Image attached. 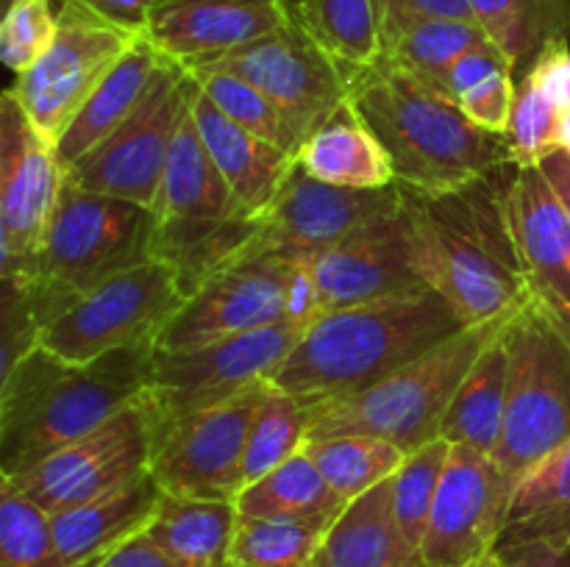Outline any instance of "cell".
Returning <instances> with one entry per match:
<instances>
[{
	"label": "cell",
	"mask_w": 570,
	"mask_h": 567,
	"mask_svg": "<svg viewBox=\"0 0 570 567\" xmlns=\"http://www.w3.org/2000/svg\"><path fill=\"white\" fill-rule=\"evenodd\" d=\"M515 172V165L495 167L440 195L404 189L412 265L468 326L515 315L538 295L512 226Z\"/></svg>",
	"instance_id": "6da1fadb"
},
{
	"label": "cell",
	"mask_w": 570,
	"mask_h": 567,
	"mask_svg": "<svg viewBox=\"0 0 570 567\" xmlns=\"http://www.w3.org/2000/svg\"><path fill=\"white\" fill-rule=\"evenodd\" d=\"M465 326L434 289L328 311L273 370L271 384L321 415L326 406L384 381Z\"/></svg>",
	"instance_id": "7a4b0ae2"
},
{
	"label": "cell",
	"mask_w": 570,
	"mask_h": 567,
	"mask_svg": "<svg viewBox=\"0 0 570 567\" xmlns=\"http://www.w3.org/2000/svg\"><path fill=\"white\" fill-rule=\"evenodd\" d=\"M156 348L67 365L45 348L0 376V478H17L87 437L145 395Z\"/></svg>",
	"instance_id": "3957f363"
},
{
	"label": "cell",
	"mask_w": 570,
	"mask_h": 567,
	"mask_svg": "<svg viewBox=\"0 0 570 567\" xmlns=\"http://www.w3.org/2000/svg\"><path fill=\"white\" fill-rule=\"evenodd\" d=\"M348 100L387 150L395 183L412 192H449L510 165L504 137L484 133L456 100L390 59L351 70Z\"/></svg>",
	"instance_id": "277c9868"
},
{
	"label": "cell",
	"mask_w": 570,
	"mask_h": 567,
	"mask_svg": "<svg viewBox=\"0 0 570 567\" xmlns=\"http://www.w3.org/2000/svg\"><path fill=\"white\" fill-rule=\"evenodd\" d=\"M154 220L150 259L173 267L184 295L248 259L262 231V217L250 215L215 170L189 111L173 142Z\"/></svg>",
	"instance_id": "5b68a950"
},
{
	"label": "cell",
	"mask_w": 570,
	"mask_h": 567,
	"mask_svg": "<svg viewBox=\"0 0 570 567\" xmlns=\"http://www.w3.org/2000/svg\"><path fill=\"white\" fill-rule=\"evenodd\" d=\"M154 226V211L145 206L89 192L65 172L59 203L31 265L6 278L28 289L42 328L95 284L148 261Z\"/></svg>",
	"instance_id": "8992f818"
},
{
	"label": "cell",
	"mask_w": 570,
	"mask_h": 567,
	"mask_svg": "<svg viewBox=\"0 0 570 567\" xmlns=\"http://www.w3.org/2000/svg\"><path fill=\"white\" fill-rule=\"evenodd\" d=\"M510 378L493 461L512 495L570 437V317L534 295L507 326Z\"/></svg>",
	"instance_id": "52a82bcc"
},
{
	"label": "cell",
	"mask_w": 570,
	"mask_h": 567,
	"mask_svg": "<svg viewBox=\"0 0 570 567\" xmlns=\"http://www.w3.org/2000/svg\"><path fill=\"white\" fill-rule=\"evenodd\" d=\"M515 315L465 326L365 392L326 406L317 415L309 437L371 434L399 445L406 454L434 442L440 439V426L460 384L465 381L482 350Z\"/></svg>",
	"instance_id": "ba28073f"
},
{
	"label": "cell",
	"mask_w": 570,
	"mask_h": 567,
	"mask_svg": "<svg viewBox=\"0 0 570 567\" xmlns=\"http://www.w3.org/2000/svg\"><path fill=\"white\" fill-rule=\"evenodd\" d=\"M184 300L173 267L148 259L72 298L39 328L37 345L67 365H89L126 348H156Z\"/></svg>",
	"instance_id": "9c48e42d"
},
{
	"label": "cell",
	"mask_w": 570,
	"mask_h": 567,
	"mask_svg": "<svg viewBox=\"0 0 570 567\" xmlns=\"http://www.w3.org/2000/svg\"><path fill=\"white\" fill-rule=\"evenodd\" d=\"M142 37L137 28L115 22L78 0H61L53 42L37 64L14 76L11 94L56 145L117 61Z\"/></svg>",
	"instance_id": "30bf717a"
},
{
	"label": "cell",
	"mask_w": 570,
	"mask_h": 567,
	"mask_svg": "<svg viewBox=\"0 0 570 567\" xmlns=\"http://www.w3.org/2000/svg\"><path fill=\"white\" fill-rule=\"evenodd\" d=\"M301 337H304L301 328L278 320L273 326L220 339L204 348L178 350V354L156 350L150 381L145 389V400L154 411L156 434L181 417L248 392L256 384L271 381L273 370L287 359Z\"/></svg>",
	"instance_id": "8fae6325"
},
{
	"label": "cell",
	"mask_w": 570,
	"mask_h": 567,
	"mask_svg": "<svg viewBox=\"0 0 570 567\" xmlns=\"http://www.w3.org/2000/svg\"><path fill=\"white\" fill-rule=\"evenodd\" d=\"M254 83L282 111L304 145L351 94V67L334 59L304 26L298 0L293 14L273 33L206 64ZM204 70V67H198ZM193 72V70H189ZM301 150V148H298Z\"/></svg>",
	"instance_id": "7c38bea8"
},
{
	"label": "cell",
	"mask_w": 570,
	"mask_h": 567,
	"mask_svg": "<svg viewBox=\"0 0 570 567\" xmlns=\"http://www.w3.org/2000/svg\"><path fill=\"white\" fill-rule=\"evenodd\" d=\"M187 111L189 72L165 61L131 117L65 172L89 192L131 200L154 211Z\"/></svg>",
	"instance_id": "4fadbf2b"
},
{
	"label": "cell",
	"mask_w": 570,
	"mask_h": 567,
	"mask_svg": "<svg viewBox=\"0 0 570 567\" xmlns=\"http://www.w3.org/2000/svg\"><path fill=\"white\" fill-rule=\"evenodd\" d=\"M156 448L154 411L142 398L111 417L87 437L56 450L33 470L6 478L26 493L39 509L59 515L92 504L150 472Z\"/></svg>",
	"instance_id": "5bb4252c"
},
{
	"label": "cell",
	"mask_w": 570,
	"mask_h": 567,
	"mask_svg": "<svg viewBox=\"0 0 570 567\" xmlns=\"http://www.w3.org/2000/svg\"><path fill=\"white\" fill-rule=\"evenodd\" d=\"M271 381L223 404L181 417L156 434L150 476L167 495L237 500L245 489L243 465L254 417Z\"/></svg>",
	"instance_id": "9a60e30c"
},
{
	"label": "cell",
	"mask_w": 570,
	"mask_h": 567,
	"mask_svg": "<svg viewBox=\"0 0 570 567\" xmlns=\"http://www.w3.org/2000/svg\"><path fill=\"white\" fill-rule=\"evenodd\" d=\"M65 170L56 145L33 126L20 100L0 94V278L20 276L42 245Z\"/></svg>",
	"instance_id": "2e32d148"
},
{
	"label": "cell",
	"mask_w": 570,
	"mask_h": 567,
	"mask_svg": "<svg viewBox=\"0 0 570 567\" xmlns=\"http://www.w3.org/2000/svg\"><path fill=\"white\" fill-rule=\"evenodd\" d=\"M401 209V183L384 189H345L295 170L276 203L262 217V231L248 259L273 256L287 265L315 261L371 222Z\"/></svg>",
	"instance_id": "e0dca14e"
},
{
	"label": "cell",
	"mask_w": 570,
	"mask_h": 567,
	"mask_svg": "<svg viewBox=\"0 0 570 567\" xmlns=\"http://www.w3.org/2000/svg\"><path fill=\"white\" fill-rule=\"evenodd\" d=\"M512 489L493 456L451 445L432 506L423 565L465 567L499 548L510 517Z\"/></svg>",
	"instance_id": "ac0fdd59"
},
{
	"label": "cell",
	"mask_w": 570,
	"mask_h": 567,
	"mask_svg": "<svg viewBox=\"0 0 570 567\" xmlns=\"http://www.w3.org/2000/svg\"><path fill=\"white\" fill-rule=\"evenodd\" d=\"M287 261L273 256L237 261L187 295L156 339L159 354L204 348L284 320Z\"/></svg>",
	"instance_id": "d6986e66"
},
{
	"label": "cell",
	"mask_w": 570,
	"mask_h": 567,
	"mask_svg": "<svg viewBox=\"0 0 570 567\" xmlns=\"http://www.w3.org/2000/svg\"><path fill=\"white\" fill-rule=\"evenodd\" d=\"M295 0H154L145 39L184 70H198L282 28Z\"/></svg>",
	"instance_id": "ffe728a7"
},
{
	"label": "cell",
	"mask_w": 570,
	"mask_h": 567,
	"mask_svg": "<svg viewBox=\"0 0 570 567\" xmlns=\"http://www.w3.org/2000/svg\"><path fill=\"white\" fill-rule=\"evenodd\" d=\"M328 311L429 289L412 265L406 206L309 261Z\"/></svg>",
	"instance_id": "44dd1931"
},
{
	"label": "cell",
	"mask_w": 570,
	"mask_h": 567,
	"mask_svg": "<svg viewBox=\"0 0 570 567\" xmlns=\"http://www.w3.org/2000/svg\"><path fill=\"white\" fill-rule=\"evenodd\" d=\"M189 81V115L212 165L250 215L265 217L298 170V159L228 120L193 76Z\"/></svg>",
	"instance_id": "7402d4cb"
},
{
	"label": "cell",
	"mask_w": 570,
	"mask_h": 567,
	"mask_svg": "<svg viewBox=\"0 0 570 567\" xmlns=\"http://www.w3.org/2000/svg\"><path fill=\"white\" fill-rule=\"evenodd\" d=\"M510 211L534 292L570 317V215L543 167L515 172Z\"/></svg>",
	"instance_id": "603a6c76"
},
{
	"label": "cell",
	"mask_w": 570,
	"mask_h": 567,
	"mask_svg": "<svg viewBox=\"0 0 570 567\" xmlns=\"http://www.w3.org/2000/svg\"><path fill=\"white\" fill-rule=\"evenodd\" d=\"M161 487L150 472L137 481L53 517V534L67 567H98L115 550L145 534L161 500Z\"/></svg>",
	"instance_id": "cb8c5ba5"
},
{
	"label": "cell",
	"mask_w": 570,
	"mask_h": 567,
	"mask_svg": "<svg viewBox=\"0 0 570 567\" xmlns=\"http://www.w3.org/2000/svg\"><path fill=\"white\" fill-rule=\"evenodd\" d=\"M298 170L345 189H384L395 183L393 161L351 100H345L298 150Z\"/></svg>",
	"instance_id": "d4e9b609"
},
{
	"label": "cell",
	"mask_w": 570,
	"mask_h": 567,
	"mask_svg": "<svg viewBox=\"0 0 570 567\" xmlns=\"http://www.w3.org/2000/svg\"><path fill=\"white\" fill-rule=\"evenodd\" d=\"M321 554L332 567H426L395 520L393 478L343 506L328 526Z\"/></svg>",
	"instance_id": "484cf974"
},
{
	"label": "cell",
	"mask_w": 570,
	"mask_h": 567,
	"mask_svg": "<svg viewBox=\"0 0 570 567\" xmlns=\"http://www.w3.org/2000/svg\"><path fill=\"white\" fill-rule=\"evenodd\" d=\"M161 64H165V59L156 53L154 44L145 37L117 61L115 70L104 78V83L95 89L92 98L83 103L70 128L56 142V159H59L61 170L83 159L89 150L98 148L106 137H111L131 117L139 100L148 94Z\"/></svg>",
	"instance_id": "4316f807"
},
{
	"label": "cell",
	"mask_w": 570,
	"mask_h": 567,
	"mask_svg": "<svg viewBox=\"0 0 570 567\" xmlns=\"http://www.w3.org/2000/svg\"><path fill=\"white\" fill-rule=\"evenodd\" d=\"M234 500L161 495L145 537L154 539L181 567H232V543L237 531Z\"/></svg>",
	"instance_id": "83f0119b"
},
{
	"label": "cell",
	"mask_w": 570,
	"mask_h": 567,
	"mask_svg": "<svg viewBox=\"0 0 570 567\" xmlns=\"http://www.w3.org/2000/svg\"><path fill=\"white\" fill-rule=\"evenodd\" d=\"M510 326V322H507ZM507 326L482 356L465 381L456 389L449 411L440 426V439L479 454L493 456L499 448L507 409V378H510V348H507Z\"/></svg>",
	"instance_id": "f1b7e54d"
},
{
	"label": "cell",
	"mask_w": 570,
	"mask_h": 567,
	"mask_svg": "<svg viewBox=\"0 0 570 567\" xmlns=\"http://www.w3.org/2000/svg\"><path fill=\"white\" fill-rule=\"evenodd\" d=\"M479 26L515 70L551 42H570V0H468Z\"/></svg>",
	"instance_id": "f546056e"
},
{
	"label": "cell",
	"mask_w": 570,
	"mask_h": 567,
	"mask_svg": "<svg viewBox=\"0 0 570 567\" xmlns=\"http://www.w3.org/2000/svg\"><path fill=\"white\" fill-rule=\"evenodd\" d=\"M234 506L239 517H337L345 500L301 450L259 481L248 484Z\"/></svg>",
	"instance_id": "4dcf8cb0"
},
{
	"label": "cell",
	"mask_w": 570,
	"mask_h": 567,
	"mask_svg": "<svg viewBox=\"0 0 570 567\" xmlns=\"http://www.w3.org/2000/svg\"><path fill=\"white\" fill-rule=\"evenodd\" d=\"M304 454L315 461L328 487L348 504L376 484L395 476L406 450L371 434H328L309 437Z\"/></svg>",
	"instance_id": "1f68e13d"
},
{
	"label": "cell",
	"mask_w": 570,
	"mask_h": 567,
	"mask_svg": "<svg viewBox=\"0 0 570 567\" xmlns=\"http://www.w3.org/2000/svg\"><path fill=\"white\" fill-rule=\"evenodd\" d=\"M549 534H570V437L521 478L501 543Z\"/></svg>",
	"instance_id": "d6a6232c"
},
{
	"label": "cell",
	"mask_w": 570,
	"mask_h": 567,
	"mask_svg": "<svg viewBox=\"0 0 570 567\" xmlns=\"http://www.w3.org/2000/svg\"><path fill=\"white\" fill-rule=\"evenodd\" d=\"M298 14L312 37L351 70L384 59L382 20L373 0H298Z\"/></svg>",
	"instance_id": "836d02e7"
},
{
	"label": "cell",
	"mask_w": 570,
	"mask_h": 567,
	"mask_svg": "<svg viewBox=\"0 0 570 567\" xmlns=\"http://www.w3.org/2000/svg\"><path fill=\"white\" fill-rule=\"evenodd\" d=\"M334 517H239L232 567H306Z\"/></svg>",
	"instance_id": "e575fe53"
},
{
	"label": "cell",
	"mask_w": 570,
	"mask_h": 567,
	"mask_svg": "<svg viewBox=\"0 0 570 567\" xmlns=\"http://www.w3.org/2000/svg\"><path fill=\"white\" fill-rule=\"evenodd\" d=\"M315 420V406L301 404L298 398L282 392V389L271 384L248 434V448H245L243 465L245 487L259 481L262 476L276 470L278 465L293 459L295 454H301Z\"/></svg>",
	"instance_id": "d590c367"
},
{
	"label": "cell",
	"mask_w": 570,
	"mask_h": 567,
	"mask_svg": "<svg viewBox=\"0 0 570 567\" xmlns=\"http://www.w3.org/2000/svg\"><path fill=\"white\" fill-rule=\"evenodd\" d=\"M488 39L490 37L476 20H445V17H438V20H421L406 28L399 39L387 44L384 59L438 87L445 70L462 53L488 42Z\"/></svg>",
	"instance_id": "8d00e7d4"
},
{
	"label": "cell",
	"mask_w": 570,
	"mask_h": 567,
	"mask_svg": "<svg viewBox=\"0 0 570 567\" xmlns=\"http://www.w3.org/2000/svg\"><path fill=\"white\" fill-rule=\"evenodd\" d=\"M0 567H67L53 517L6 478H0Z\"/></svg>",
	"instance_id": "74e56055"
},
{
	"label": "cell",
	"mask_w": 570,
	"mask_h": 567,
	"mask_svg": "<svg viewBox=\"0 0 570 567\" xmlns=\"http://www.w3.org/2000/svg\"><path fill=\"white\" fill-rule=\"evenodd\" d=\"M451 442L434 439L423 448L406 454L404 465L393 476V509L406 545L423 559V539H426L432 506L438 498L440 478L449 461Z\"/></svg>",
	"instance_id": "f35d334b"
},
{
	"label": "cell",
	"mask_w": 570,
	"mask_h": 567,
	"mask_svg": "<svg viewBox=\"0 0 570 567\" xmlns=\"http://www.w3.org/2000/svg\"><path fill=\"white\" fill-rule=\"evenodd\" d=\"M189 76L195 78V83L204 89L206 98H209L228 120L237 122L245 131L256 133V137L267 139V142H273L276 148L289 150V153L298 156V137H295V131L289 128V122L284 120L282 111L276 109V103H273L262 89L243 81V78L232 76V72L209 70V67L193 70Z\"/></svg>",
	"instance_id": "ab89813d"
},
{
	"label": "cell",
	"mask_w": 570,
	"mask_h": 567,
	"mask_svg": "<svg viewBox=\"0 0 570 567\" xmlns=\"http://www.w3.org/2000/svg\"><path fill=\"white\" fill-rule=\"evenodd\" d=\"M560 111L543 94V89L523 76L518 83L515 111H512L510 128L504 133L507 153H510V165L518 170L527 167H540L549 156L557 150V128H560Z\"/></svg>",
	"instance_id": "60d3db41"
},
{
	"label": "cell",
	"mask_w": 570,
	"mask_h": 567,
	"mask_svg": "<svg viewBox=\"0 0 570 567\" xmlns=\"http://www.w3.org/2000/svg\"><path fill=\"white\" fill-rule=\"evenodd\" d=\"M59 28V9L50 0H11L0 22V59L14 76L42 59Z\"/></svg>",
	"instance_id": "b9f144b4"
},
{
	"label": "cell",
	"mask_w": 570,
	"mask_h": 567,
	"mask_svg": "<svg viewBox=\"0 0 570 567\" xmlns=\"http://www.w3.org/2000/svg\"><path fill=\"white\" fill-rule=\"evenodd\" d=\"M515 98H518V81L515 72L504 70L490 76L488 81H482L479 87H473L471 92H465L460 98V109L468 120L476 128H482L484 133H493V137H504L507 128H510L512 111H515Z\"/></svg>",
	"instance_id": "7bdbcfd3"
},
{
	"label": "cell",
	"mask_w": 570,
	"mask_h": 567,
	"mask_svg": "<svg viewBox=\"0 0 570 567\" xmlns=\"http://www.w3.org/2000/svg\"><path fill=\"white\" fill-rule=\"evenodd\" d=\"M515 72V67L510 64V59H507L504 53L499 50V44L493 42V39H488V42L476 44V48H471L468 53H462L460 59L454 61V64L445 70V76L438 81V89L440 92L449 94L451 100H456L460 103V98L465 92H471L473 87H479L482 81H488L490 76H495V72Z\"/></svg>",
	"instance_id": "ee69618b"
},
{
	"label": "cell",
	"mask_w": 570,
	"mask_h": 567,
	"mask_svg": "<svg viewBox=\"0 0 570 567\" xmlns=\"http://www.w3.org/2000/svg\"><path fill=\"white\" fill-rule=\"evenodd\" d=\"M438 17H445V20H476L468 0H387V11H384L382 20L384 50L410 26L421 20H438Z\"/></svg>",
	"instance_id": "f6af8a7d"
},
{
	"label": "cell",
	"mask_w": 570,
	"mask_h": 567,
	"mask_svg": "<svg viewBox=\"0 0 570 567\" xmlns=\"http://www.w3.org/2000/svg\"><path fill=\"white\" fill-rule=\"evenodd\" d=\"M523 76L532 78L543 89V94L557 106L560 115L570 109V42L566 39L546 44L538 59L523 70Z\"/></svg>",
	"instance_id": "bcb514c9"
},
{
	"label": "cell",
	"mask_w": 570,
	"mask_h": 567,
	"mask_svg": "<svg viewBox=\"0 0 570 567\" xmlns=\"http://www.w3.org/2000/svg\"><path fill=\"white\" fill-rule=\"evenodd\" d=\"M323 315H326V306H323L315 272H312L309 261H298L289 267L287 289H284V320L306 334Z\"/></svg>",
	"instance_id": "7dc6e473"
},
{
	"label": "cell",
	"mask_w": 570,
	"mask_h": 567,
	"mask_svg": "<svg viewBox=\"0 0 570 567\" xmlns=\"http://www.w3.org/2000/svg\"><path fill=\"white\" fill-rule=\"evenodd\" d=\"M495 556L499 567H570V534L501 543Z\"/></svg>",
	"instance_id": "c3c4849f"
},
{
	"label": "cell",
	"mask_w": 570,
	"mask_h": 567,
	"mask_svg": "<svg viewBox=\"0 0 570 567\" xmlns=\"http://www.w3.org/2000/svg\"><path fill=\"white\" fill-rule=\"evenodd\" d=\"M98 567H181L173 556H167L154 539H148L145 534H139L137 539L122 545L120 550L109 556L104 565Z\"/></svg>",
	"instance_id": "681fc988"
},
{
	"label": "cell",
	"mask_w": 570,
	"mask_h": 567,
	"mask_svg": "<svg viewBox=\"0 0 570 567\" xmlns=\"http://www.w3.org/2000/svg\"><path fill=\"white\" fill-rule=\"evenodd\" d=\"M78 3L89 6V9L111 17L115 22H122V26L142 31L145 17H148L154 0H78Z\"/></svg>",
	"instance_id": "f907efd6"
},
{
	"label": "cell",
	"mask_w": 570,
	"mask_h": 567,
	"mask_svg": "<svg viewBox=\"0 0 570 567\" xmlns=\"http://www.w3.org/2000/svg\"><path fill=\"white\" fill-rule=\"evenodd\" d=\"M540 167H543L546 178H549L551 187H554V192L560 195V200L566 203L570 215V156L562 153V150H557V153L549 156Z\"/></svg>",
	"instance_id": "816d5d0a"
},
{
	"label": "cell",
	"mask_w": 570,
	"mask_h": 567,
	"mask_svg": "<svg viewBox=\"0 0 570 567\" xmlns=\"http://www.w3.org/2000/svg\"><path fill=\"white\" fill-rule=\"evenodd\" d=\"M557 148L570 156V109L562 111L560 128H557Z\"/></svg>",
	"instance_id": "f5cc1de1"
},
{
	"label": "cell",
	"mask_w": 570,
	"mask_h": 567,
	"mask_svg": "<svg viewBox=\"0 0 570 567\" xmlns=\"http://www.w3.org/2000/svg\"><path fill=\"white\" fill-rule=\"evenodd\" d=\"M465 567H499V556H495V550L490 556H484V559H479V561H471V565H465Z\"/></svg>",
	"instance_id": "db71d44e"
},
{
	"label": "cell",
	"mask_w": 570,
	"mask_h": 567,
	"mask_svg": "<svg viewBox=\"0 0 570 567\" xmlns=\"http://www.w3.org/2000/svg\"><path fill=\"white\" fill-rule=\"evenodd\" d=\"M306 567H332V565H328V561H326V556H323L321 550H317V556H315V559H312L309 565H306Z\"/></svg>",
	"instance_id": "11a10c76"
},
{
	"label": "cell",
	"mask_w": 570,
	"mask_h": 567,
	"mask_svg": "<svg viewBox=\"0 0 570 567\" xmlns=\"http://www.w3.org/2000/svg\"><path fill=\"white\" fill-rule=\"evenodd\" d=\"M373 3H376L379 20H384V11H387V0H373Z\"/></svg>",
	"instance_id": "9f6ffc18"
},
{
	"label": "cell",
	"mask_w": 570,
	"mask_h": 567,
	"mask_svg": "<svg viewBox=\"0 0 570 567\" xmlns=\"http://www.w3.org/2000/svg\"><path fill=\"white\" fill-rule=\"evenodd\" d=\"M11 3V0H0V6H3V9H6V6H9Z\"/></svg>",
	"instance_id": "6f0895ef"
}]
</instances>
